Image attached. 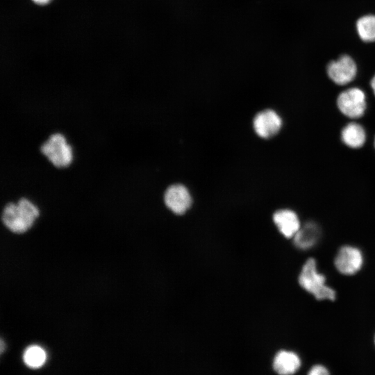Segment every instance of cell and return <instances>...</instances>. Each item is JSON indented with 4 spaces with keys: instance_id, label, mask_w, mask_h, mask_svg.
Masks as SVG:
<instances>
[{
    "instance_id": "obj_13",
    "label": "cell",
    "mask_w": 375,
    "mask_h": 375,
    "mask_svg": "<svg viewBox=\"0 0 375 375\" xmlns=\"http://www.w3.org/2000/svg\"><path fill=\"white\" fill-rule=\"evenodd\" d=\"M22 358L24 364L29 368L38 369L45 364L47 354L40 345L31 344L24 349Z\"/></svg>"
},
{
    "instance_id": "obj_20",
    "label": "cell",
    "mask_w": 375,
    "mask_h": 375,
    "mask_svg": "<svg viewBox=\"0 0 375 375\" xmlns=\"http://www.w3.org/2000/svg\"><path fill=\"white\" fill-rule=\"evenodd\" d=\"M374 343H375V338H374Z\"/></svg>"
},
{
    "instance_id": "obj_8",
    "label": "cell",
    "mask_w": 375,
    "mask_h": 375,
    "mask_svg": "<svg viewBox=\"0 0 375 375\" xmlns=\"http://www.w3.org/2000/svg\"><path fill=\"white\" fill-rule=\"evenodd\" d=\"M282 121L278 115L272 110H265L257 114L253 120V127L261 138H269L280 130Z\"/></svg>"
},
{
    "instance_id": "obj_7",
    "label": "cell",
    "mask_w": 375,
    "mask_h": 375,
    "mask_svg": "<svg viewBox=\"0 0 375 375\" xmlns=\"http://www.w3.org/2000/svg\"><path fill=\"white\" fill-rule=\"evenodd\" d=\"M166 206L174 213L183 214L191 206L192 199L188 189L180 184L169 187L164 196Z\"/></svg>"
},
{
    "instance_id": "obj_4",
    "label": "cell",
    "mask_w": 375,
    "mask_h": 375,
    "mask_svg": "<svg viewBox=\"0 0 375 375\" xmlns=\"http://www.w3.org/2000/svg\"><path fill=\"white\" fill-rule=\"evenodd\" d=\"M337 105L345 116L359 118L363 115L366 109L365 94L357 88L347 89L339 94Z\"/></svg>"
},
{
    "instance_id": "obj_11",
    "label": "cell",
    "mask_w": 375,
    "mask_h": 375,
    "mask_svg": "<svg viewBox=\"0 0 375 375\" xmlns=\"http://www.w3.org/2000/svg\"><path fill=\"white\" fill-rule=\"evenodd\" d=\"M341 138L343 142L351 148L361 147L366 140L363 127L355 122L348 124L342 131Z\"/></svg>"
},
{
    "instance_id": "obj_19",
    "label": "cell",
    "mask_w": 375,
    "mask_h": 375,
    "mask_svg": "<svg viewBox=\"0 0 375 375\" xmlns=\"http://www.w3.org/2000/svg\"><path fill=\"white\" fill-rule=\"evenodd\" d=\"M374 147H375V140H374Z\"/></svg>"
},
{
    "instance_id": "obj_15",
    "label": "cell",
    "mask_w": 375,
    "mask_h": 375,
    "mask_svg": "<svg viewBox=\"0 0 375 375\" xmlns=\"http://www.w3.org/2000/svg\"><path fill=\"white\" fill-rule=\"evenodd\" d=\"M308 375H330L326 367L322 365H315L309 370Z\"/></svg>"
},
{
    "instance_id": "obj_17",
    "label": "cell",
    "mask_w": 375,
    "mask_h": 375,
    "mask_svg": "<svg viewBox=\"0 0 375 375\" xmlns=\"http://www.w3.org/2000/svg\"><path fill=\"white\" fill-rule=\"evenodd\" d=\"M371 86H372L373 92H374V93L375 94V75L374 76V77L372 78V79L371 81Z\"/></svg>"
},
{
    "instance_id": "obj_9",
    "label": "cell",
    "mask_w": 375,
    "mask_h": 375,
    "mask_svg": "<svg viewBox=\"0 0 375 375\" xmlns=\"http://www.w3.org/2000/svg\"><path fill=\"white\" fill-rule=\"evenodd\" d=\"M299 356L292 351L281 350L273 360L274 370L278 375H293L301 367Z\"/></svg>"
},
{
    "instance_id": "obj_2",
    "label": "cell",
    "mask_w": 375,
    "mask_h": 375,
    "mask_svg": "<svg viewBox=\"0 0 375 375\" xmlns=\"http://www.w3.org/2000/svg\"><path fill=\"white\" fill-rule=\"evenodd\" d=\"M299 285L318 300L335 299V291L326 285V278L318 273L316 261L309 258L303 265L299 276Z\"/></svg>"
},
{
    "instance_id": "obj_5",
    "label": "cell",
    "mask_w": 375,
    "mask_h": 375,
    "mask_svg": "<svg viewBox=\"0 0 375 375\" xmlns=\"http://www.w3.org/2000/svg\"><path fill=\"white\" fill-rule=\"evenodd\" d=\"M356 65L353 60L347 55L340 56L331 61L327 66L329 78L338 85H345L353 81L356 75Z\"/></svg>"
},
{
    "instance_id": "obj_12",
    "label": "cell",
    "mask_w": 375,
    "mask_h": 375,
    "mask_svg": "<svg viewBox=\"0 0 375 375\" xmlns=\"http://www.w3.org/2000/svg\"><path fill=\"white\" fill-rule=\"evenodd\" d=\"M319 236L317 226L312 222L306 224L294 236L295 245L301 249H307L315 244Z\"/></svg>"
},
{
    "instance_id": "obj_18",
    "label": "cell",
    "mask_w": 375,
    "mask_h": 375,
    "mask_svg": "<svg viewBox=\"0 0 375 375\" xmlns=\"http://www.w3.org/2000/svg\"><path fill=\"white\" fill-rule=\"evenodd\" d=\"M5 349V344L2 339H1V353L3 352Z\"/></svg>"
},
{
    "instance_id": "obj_6",
    "label": "cell",
    "mask_w": 375,
    "mask_h": 375,
    "mask_svg": "<svg viewBox=\"0 0 375 375\" xmlns=\"http://www.w3.org/2000/svg\"><path fill=\"white\" fill-rule=\"evenodd\" d=\"M362 262V255L358 249L351 246H344L339 250L334 263L340 273L345 275H352L360 269Z\"/></svg>"
},
{
    "instance_id": "obj_14",
    "label": "cell",
    "mask_w": 375,
    "mask_h": 375,
    "mask_svg": "<svg viewBox=\"0 0 375 375\" xmlns=\"http://www.w3.org/2000/svg\"><path fill=\"white\" fill-rule=\"evenodd\" d=\"M360 38L365 42L375 41V15H365L356 23Z\"/></svg>"
},
{
    "instance_id": "obj_1",
    "label": "cell",
    "mask_w": 375,
    "mask_h": 375,
    "mask_svg": "<svg viewBox=\"0 0 375 375\" xmlns=\"http://www.w3.org/2000/svg\"><path fill=\"white\" fill-rule=\"evenodd\" d=\"M39 216V210L26 198H21L17 203H8L2 213L3 224L10 231L22 233L30 228Z\"/></svg>"
},
{
    "instance_id": "obj_16",
    "label": "cell",
    "mask_w": 375,
    "mask_h": 375,
    "mask_svg": "<svg viewBox=\"0 0 375 375\" xmlns=\"http://www.w3.org/2000/svg\"><path fill=\"white\" fill-rule=\"evenodd\" d=\"M32 1L38 5H45L48 3L51 0H32Z\"/></svg>"
},
{
    "instance_id": "obj_10",
    "label": "cell",
    "mask_w": 375,
    "mask_h": 375,
    "mask_svg": "<svg viewBox=\"0 0 375 375\" xmlns=\"http://www.w3.org/2000/svg\"><path fill=\"white\" fill-rule=\"evenodd\" d=\"M273 219L279 231L285 238L294 237L300 228L298 217L292 210H278L274 214Z\"/></svg>"
},
{
    "instance_id": "obj_3",
    "label": "cell",
    "mask_w": 375,
    "mask_h": 375,
    "mask_svg": "<svg viewBox=\"0 0 375 375\" xmlns=\"http://www.w3.org/2000/svg\"><path fill=\"white\" fill-rule=\"evenodd\" d=\"M41 153L56 168L69 166L74 158L72 147L61 133H53L41 144Z\"/></svg>"
}]
</instances>
